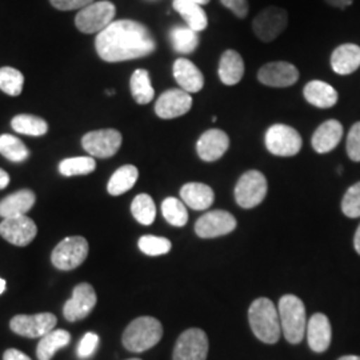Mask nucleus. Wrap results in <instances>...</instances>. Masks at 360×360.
I'll use <instances>...</instances> for the list:
<instances>
[{
    "label": "nucleus",
    "mask_w": 360,
    "mask_h": 360,
    "mask_svg": "<svg viewBox=\"0 0 360 360\" xmlns=\"http://www.w3.org/2000/svg\"><path fill=\"white\" fill-rule=\"evenodd\" d=\"M174 77L180 89L188 94H195L203 89L205 77L200 70L191 60L180 58L174 63Z\"/></svg>",
    "instance_id": "obj_20"
},
{
    "label": "nucleus",
    "mask_w": 360,
    "mask_h": 360,
    "mask_svg": "<svg viewBox=\"0 0 360 360\" xmlns=\"http://www.w3.org/2000/svg\"><path fill=\"white\" fill-rule=\"evenodd\" d=\"M279 319L282 334L291 345H297L303 340L307 328L306 307L295 295H284L279 300Z\"/></svg>",
    "instance_id": "obj_3"
},
{
    "label": "nucleus",
    "mask_w": 360,
    "mask_h": 360,
    "mask_svg": "<svg viewBox=\"0 0 360 360\" xmlns=\"http://www.w3.org/2000/svg\"><path fill=\"white\" fill-rule=\"evenodd\" d=\"M303 141L295 129L285 124H274L266 132V147L276 156H294L302 150Z\"/></svg>",
    "instance_id": "obj_8"
},
{
    "label": "nucleus",
    "mask_w": 360,
    "mask_h": 360,
    "mask_svg": "<svg viewBox=\"0 0 360 360\" xmlns=\"http://www.w3.org/2000/svg\"><path fill=\"white\" fill-rule=\"evenodd\" d=\"M342 211L348 218L360 217V181L351 186L342 200Z\"/></svg>",
    "instance_id": "obj_39"
},
{
    "label": "nucleus",
    "mask_w": 360,
    "mask_h": 360,
    "mask_svg": "<svg viewBox=\"0 0 360 360\" xmlns=\"http://www.w3.org/2000/svg\"><path fill=\"white\" fill-rule=\"evenodd\" d=\"M52 6L60 11H71V10H82L92 4L95 0H50Z\"/></svg>",
    "instance_id": "obj_42"
},
{
    "label": "nucleus",
    "mask_w": 360,
    "mask_h": 360,
    "mask_svg": "<svg viewBox=\"0 0 360 360\" xmlns=\"http://www.w3.org/2000/svg\"><path fill=\"white\" fill-rule=\"evenodd\" d=\"M339 360H360V356H356V355H347V356H343V358H340Z\"/></svg>",
    "instance_id": "obj_50"
},
{
    "label": "nucleus",
    "mask_w": 360,
    "mask_h": 360,
    "mask_svg": "<svg viewBox=\"0 0 360 360\" xmlns=\"http://www.w3.org/2000/svg\"><path fill=\"white\" fill-rule=\"evenodd\" d=\"M58 323L55 315L43 312L37 315H16L10 322V327L15 334L25 338H43L51 333Z\"/></svg>",
    "instance_id": "obj_11"
},
{
    "label": "nucleus",
    "mask_w": 360,
    "mask_h": 360,
    "mask_svg": "<svg viewBox=\"0 0 360 360\" xmlns=\"http://www.w3.org/2000/svg\"><path fill=\"white\" fill-rule=\"evenodd\" d=\"M236 229V219L230 212L223 210H215L205 214L198 219L195 224V232L199 238L211 239L227 233H231Z\"/></svg>",
    "instance_id": "obj_14"
},
{
    "label": "nucleus",
    "mask_w": 360,
    "mask_h": 360,
    "mask_svg": "<svg viewBox=\"0 0 360 360\" xmlns=\"http://www.w3.org/2000/svg\"><path fill=\"white\" fill-rule=\"evenodd\" d=\"M288 26V13L281 7H267L257 13L252 22V30L257 38L270 43L283 34Z\"/></svg>",
    "instance_id": "obj_9"
},
{
    "label": "nucleus",
    "mask_w": 360,
    "mask_h": 360,
    "mask_svg": "<svg viewBox=\"0 0 360 360\" xmlns=\"http://www.w3.org/2000/svg\"><path fill=\"white\" fill-rule=\"evenodd\" d=\"M11 127L18 134H23L28 136H43L49 131V124L44 119L26 114L15 116L11 120Z\"/></svg>",
    "instance_id": "obj_31"
},
{
    "label": "nucleus",
    "mask_w": 360,
    "mask_h": 360,
    "mask_svg": "<svg viewBox=\"0 0 360 360\" xmlns=\"http://www.w3.org/2000/svg\"><path fill=\"white\" fill-rule=\"evenodd\" d=\"M169 38L174 50L179 53H191L199 44L198 32L187 26L174 27L169 32Z\"/></svg>",
    "instance_id": "obj_32"
},
{
    "label": "nucleus",
    "mask_w": 360,
    "mask_h": 360,
    "mask_svg": "<svg viewBox=\"0 0 360 360\" xmlns=\"http://www.w3.org/2000/svg\"><path fill=\"white\" fill-rule=\"evenodd\" d=\"M343 136V126L340 122L331 119L321 124L312 135V147L318 154L333 151Z\"/></svg>",
    "instance_id": "obj_21"
},
{
    "label": "nucleus",
    "mask_w": 360,
    "mask_h": 360,
    "mask_svg": "<svg viewBox=\"0 0 360 360\" xmlns=\"http://www.w3.org/2000/svg\"><path fill=\"white\" fill-rule=\"evenodd\" d=\"M331 67L338 75H349L360 67V47L352 43L339 46L331 55Z\"/></svg>",
    "instance_id": "obj_23"
},
{
    "label": "nucleus",
    "mask_w": 360,
    "mask_h": 360,
    "mask_svg": "<svg viewBox=\"0 0 360 360\" xmlns=\"http://www.w3.org/2000/svg\"><path fill=\"white\" fill-rule=\"evenodd\" d=\"M303 95L309 104L318 108H331L338 102L336 90L322 80L309 82L303 90Z\"/></svg>",
    "instance_id": "obj_26"
},
{
    "label": "nucleus",
    "mask_w": 360,
    "mask_h": 360,
    "mask_svg": "<svg viewBox=\"0 0 360 360\" xmlns=\"http://www.w3.org/2000/svg\"><path fill=\"white\" fill-rule=\"evenodd\" d=\"M10 184V175L0 168V190H4Z\"/></svg>",
    "instance_id": "obj_46"
},
{
    "label": "nucleus",
    "mask_w": 360,
    "mask_h": 360,
    "mask_svg": "<svg viewBox=\"0 0 360 360\" xmlns=\"http://www.w3.org/2000/svg\"><path fill=\"white\" fill-rule=\"evenodd\" d=\"M71 342V335L65 330H52L44 335L37 348L38 360H51L58 349L67 347Z\"/></svg>",
    "instance_id": "obj_28"
},
{
    "label": "nucleus",
    "mask_w": 360,
    "mask_h": 360,
    "mask_svg": "<svg viewBox=\"0 0 360 360\" xmlns=\"http://www.w3.org/2000/svg\"><path fill=\"white\" fill-rule=\"evenodd\" d=\"M306 335L309 340V346L314 352H324L331 345V324L326 315L315 314L307 322Z\"/></svg>",
    "instance_id": "obj_19"
},
{
    "label": "nucleus",
    "mask_w": 360,
    "mask_h": 360,
    "mask_svg": "<svg viewBox=\"0 0 360 360\" xmlns=\"http://www.w3.org/2000/svg\"><path fill=\"white\" fill-rule=\"evenodd\" d=\"M162 336V323L151 316H142L129 323L122 340L123 346L131 352H144L155 347Z\"/></svg>",
    "instance_id": "obj_4"
},
{
    "label": "nucleus",
    "mask_w": 360,
    "mask_h": 360,
    "mask_svg": "<svg viewBox=\"0 0 360 360\" xmlns=\"http://www.w3.org/2000/svg\"><path fill=\"white\" fill-rule=\"evenodd\" d=\"M330 6L338 7V8H346L348 6L352 4L354 0H326Z\"/></svg>",
    "instance_id": "obj_45"
},
{
    "label": "nucleus",
    "mask_w": 360,
    "mask_h": 360,
    "mask_svg": "<svg viewBox=\"0 0 360 360\" xmlns=\"http://www.w3.org/2000/svg\"><path fill=\"white\" fill-rule=\"evenodd\" d=\"M162 214L171 226L183 227L188 221V212L186 205L176 198H167L162 203Z\"/></svg>",
    "instance_id": "obj_36"
},
{
    "label": "nucleus",
    "mask_w": 360,
    "mask_h": 360,
    "mask_svg": "<svg viewBox=\"0 0 360 360\" xmlns=\"http://www.w3.org/2000/svg\"><path fill=\"white\" fill-rule=\"evenodd\" d=\"M98 346H99V336L94 333H87L82 338L77 346V352L79 359H89L94 355Z\"/></svg>",
    "instance_id": "obj_40"
},
{
    "label": "nucleus",
    "mask_w": 360,
    "mask_h": 360,
    "mask_svg": "<svg viewBox=\"0 0 360 360\" xmlns=\"http://www.w3.org/2000/svg\"><path fill=\"white\" fill-rule=\"evenodd\" d=\"M347 154L351 160L360 162V122L355 123L348 132Z\"/></svg>",
    "instance_id": "obj_41"
},
{
    "label": "nucleus",
    "mask_w": 360,
    "mask_h": 360,
    "mask_svg": "<svg viewBox=\"0 0 360 360\" xmlns=\"http://www.w3.org/2000/svg\"><path fill=\"white\" fill-rule=\"evenodd\" d=\"M139 248L143 254L148 257H160L166 255L171 251V242L162 238V236H154V235H144L139 239Z\"/></svg>",
    "instance_id": "obj_38"
},
{
    "label": "nucleus",
    "mask_w": 360,
    "mask_h": 360,
    "mask_svg": "<svg viewBox=\"0 0 360 360\" xmlns=\"http://www.w3.org/2000/svg\"><path fill=\"white\" fill-rule=\"evenodd\" d=\"M180 198L186 206L203 211L214 203L215 193L210 186L203 183H187L180 188Z\"/></svg>",
    "instance_id": "obj_22"
},
{
    "label": "nucleus",
    "mask_w": 360,
    "mask_h": 360,
    "mask_svg": "<svg viewBox=\"0 0 360 360\" xmlns=\"http://www.w3.org/2000/svg\"><path fill=\"white\" fill-rule=\"evenodd\" d=\"M138 178H139V171L132 165H126L123 167L117 168L108 180L107 191L112 196L123 195L135 186Z\"/></svg>",
    "instance_id": "obj_29"
},
{
    "label": "nucleus",
    "mask_w": 360,
    "mask_h": 360,
    "mask_svg": "<svg viewBox=\"0 0 360 360\" xmlns=\"http://www.w3.org/2000/svg\"><path fill=\"white\" fill-rule=\"evenodd\" d=\"M187 1H191V3L199 4V6H205V4L210 3V0H187Z\"/></svg>",
    "instance_id": "obj_48"
},
{
    "label": "nucleus",
    "mask_w": 360,
    "mask_h": 360,
    "mask_svg": "<svg viewBox=\"0 0 360 360\" xmlns=\"http://www.w3.org/2000/svg\"><path fill=\"white\" fill-rule=\"evenodd\" d=\"M230 147V138L221 129L206 131L196 143V153L205 162H217L227 153Z\"/></svg>",
    "instance_id": "obj_18"
},
{
    "label": "nucleus",
    "mask_w": 360,
    "mask_h": 360,
    "mask_svg": "<svg viewBox=\"0 0 360 360\" xmlns=\"http://www.w3.org/2000/svg\"><path fill=\"white\" fill-rule=\"evenodd\" d=\"M354 245H355V250H356V252L360 255V226L358 227V230H356V233H355V238H354Z\"/></svg>",
    "instance_id": "obj_47"
},
{
    "label": "nucleus",
    "mask_w": 360,
    "mask_h": 360,
    "mask_svg": "<svg viewBox=\"0 0 360 360\" xmlns=\"http://www.w3.org/2000/svg\"><path fill=\"white\" fill-rule=\"evenodd\" d=\"M269 190L266 176L257 169L245 172L238 180L235 187V200L243 208H254L259 206Z\"/></svg>",
    "instance_id": "obj_6"
},
{
    "label": "nucleus",
    "mask_w": 360,
    "mask_h": 360,
    "mask_svg": "<svg viewBox=\"0 0 360 360\" xmlns=\"http://www.w3.org/2000/svg\"><path fill=\"white\" fill-rule=\"evenodd\" d=\"M98 302L94 287L89 283L77 284L72 290V297L65 302L63 315L68 322H77L87 318Z\"/></svg>",
    "instance_id": "obj_13"
},
{
    "label": "nucleus",
    "mask_w": 360,
    "mask_h": 360,
    "mask_svg": "<svg viewBox=\"0 0 360 360\" xmlns=\"http://www.w3.org/2000/svg\"><path fill=\"white\" fill-rule=\"evenodd\" d=\"M248 321L254 335L266 345H275L281 335V319L279 312L267 297H259L252 302L248 309Z\"/></svg>",
    "instance_id": "obj_2"
},
{
    "label": "nucleus",
    "mask_w": 360,
    "mask_h": 360,
    "mask_svg": "<svg viewBox=\"0 0 360 360\" xmlns=\"http://www.w3.org/2000/svg\"><path fill=\"white\" fill-rule=\"evenodd\" d=\"M131 212L143 226H151L156 218V206L153 198L147 193L135 196L131 205Z\"/></svg>",
    "instance_id": "obj_34"
},
{
    "label": "nucleus",
    "mask_w": 360,
    "mask_h": 360,
    "mask_svg": "<svg viewBox=\"0 0 360 360\" xmlns=\"http://www.w3.org/2000/svg\"><path fill=\"white\" fill-rule=\"evenodd\" d=\"M98 55L108 63H119L151 55L156 43L150 30L135 20H114L98 34L95 40Z\"/></svg>",
    "instance_id": "obj_1"
},
{
    "label": "nucleus",
    "mask_w": 360,
    "mask_h": 360,
    "mask_svg": "<svg viewBox=\"0 0 360 360\" xmlns=\"http://www.w3.org/2000/svg\"><path fill=\"white\" fill-rule=\"evenodd\" d=\"M129 87L132 98L138 104H148L154 99L155 90L147 70H136L131 77Z\"/></svg>",
    "instance_id": "obj_30"
},
{
    "label": "nucleus",
    "mask_w": 360,
    "mask_h": 360,
    "mask_svg": "<svg viewBox=\"0 0 360 360\" xmlns=\"http://www.w3.org/2000/svg\"><path fill=\"white\" fill-rule=\"evenodd\" d=\"M220 3L239 19H245L248 13V0H220Z\"/></svg>",
    "instance_id": "obj_43"
},
{
    "label": "nucleus",
    "mask_w": 360,
    "mask_h": 360,
    "mask_svg": "<svg viewBox=\"0 0 360 360\" xmlns=\"http://www.w3.org/2000/svg\"><path fill=\"white\" fill-rule=\"evenodd\" d=\"M25 77L23 74L13 67L0 68V90L10 96H18L23 91Z\"/></svg>",
    "instance_id": "obj_37"
},
{
    "label": "nucleus",
    "mask_w": 360,
    "mask_h": 360,
    "mask_svg": "<svg viewBox=\"0 0 360 360\" xmlns=\"http://www.w3.org/2000/svg\"><path fill=\"white\" fill-rule=\"evenodd\" d=\"M89 255V242L83 236H68L52 251V264L62 271L77 269Z\"/></svg>",
    "instance_id": "obj_7"
},
{
    "label": "nucleus",
    "mask_w": 360,
    "mask_h": 360,
    "mask_svg": "<svg viewBox=\"0 0 360 360\" xmlns=\"http://www.w3.org/2000/svg\"><path fill=\"white\" fill-rule=\"evenodd\" d=\"M116 7L111 1H94L82 8L75 18L77 30L83 34H99L114 22Z\"/></svg>",
    "instance_id": "obj_5"
},
{
    "label": "nucleus",
    "mask_w": 360,
    "mask_h": 360,
    "mask_svg": "<svg viewBox=\"0 0 360 360\" xmlns=\"http://www.w3.org/2000/svg\"><path fill=\"white\" fill-rule=\"evenodd\" d=\"M257 79L264 86L285 89L295 84L299 79V71L295 65L288 62H271L259 70Z\"/></svg>",
    "instance_id": "obj_17"
},
{
    "label": "nucleus",
    "mask_w": 360,
    "mask_h": 360,
    "mask_svg": "<svg viewBox=\"0 0 360 360\" xmlns=\"http://www.w3.org/2000/svg\"><path fill=\"white\" fill-rule=\"evenodd\" d=\"M0 154L15 163L25 162L30 156L26 144L10 134L0 135Z\"/></svg>",
    "instance_id": "obj_33"
},
{
    "label": "nucleus",
    "mask_w": 360,
    "mask_h": 360,
    "mask_svg": "<svg viewBox=\"0 0 360 360\" xmlns=\"http://www.w3.org/2000/svg\"><path fill=\"white\" fill-rule=\"evenodd\" d=\"M37 196L31 190H20L6 196L0 200V217L1 218H13L27 214L34 205Z\"/></svg>",
    "instance_id": "obj_24"
},
{
    "label": "nucleus",
    "mask_w": 360,
    "mask_h": 360,
    "mask_svg": "<svg viewBox=\"0 0 360 360\" xmlns=\"http://www.w3.org/2000/svg\"><path fill=\"white\" fill-rule=\"evenodd\" d=\"M82 146L92 158L107 159L119 151L122 146V134L114 129L91 131L83 136Z\"/></svg>",
    "instance_id": "obj_10"
},
{
    "label": "nucleus",
    "mask_w": 360,
    "mask_h": 360,
    "mask_svg": "<svg viewBox=\"0 0 360 360\" xmlns=\"http://www.w3.org/2000/svg\"><path fill=\"white\" fill-rule=\"evenodd\" d=\"M208 338L199 328H190L180 335L174 349V360H206Z\"/></svg>",
    "instance_id": "obj_12"
},
{
    "label": "nucleus",
    "mask_w": 360,
    "mask_h": 360,
    "mask_svg": "<svg viewBox=\"0 0 360 360\" xmlns=\"http://www.w3.org/2000/svg\"><path fill=\"white\" fill-rule=\"evenodd\" d=\"M129 360H141V359H129Z\"/></svg>",
    "instance_id": "obj_51"
},
{
    "label": "nucleus",
    "mask_w": 360,
    "mask_h": 360,
    "mask_svg": "<svg viewBox=\"0 0 360 360\" xmlns=\"http://www.w3.org/2000/svg\"><path fill=\"white\" fill-rule=\"evenodd\" d=\"M6 291V281L0 278V295Z\"/></svg>",
    "instance_id": "obj_49"
},
{
    "label": "nucleus",
    "mask_w": 360,
    "mask_h": 360,
    "mask_svg": "<svg viewBox=\"0 0 360 360\" xmlns=\"http://www.w3.org/2000/svg\"><path fill=\"white\" fill-rule=\"evenodd\" d=\"M38 233V227L32 219L26 215L6 218L0 223V235L18 247L30 245Z\"/></svg>",
    "instance_id": "obj_15"
},
{
    "label": "nucleus",
    "mask_w": 360,
    "mask_h": 360,
    "mask_svg": "<svg viewBox=\"0 0 360 360\" xmlns=\"http://www.w3.org/2000/svg\"><path fill=\"white\" fill-rule=\"evenodd\" d=\"M3 360H31L26 354H23L22 351L19 349H15V348H10L4 352L3 355Z\"/></svg>",
    "instance_id": "obj_44"
},
{
    "label": "nucleus",
    "mask_w": 360,
    "mask_h": 360,
    "mask_svg": "<svg viewBox=\"0 0 360 360\" xmlns=\"http://www.w3.org/2000/svg\"><path fill=\"white\" fill-rule=\"evenodd\" d=\"M172 6H174V10L179 13L180 16L184 19L187 27H190L195 32L206 30L208 19H207L206 11L202 8V6L187 0H174Z\"/></svg>",
    "instance_id": "obj_27"
},
{
    "label": "nucleus",
    "mask_w": 360,
    "mask_h": 360,
    "mask_svg": "<svg viewBox=\"0 0 360 360\" xmlns=\"http://www.w3.org/2000/svg\"><path fill=\"white\" fill-rule=\"evenodd\" d=\"M219 77L223 84L235 86L245 75V62L240 53L233 50L223 52L218 70Z\"/></svg>",
    "instance_id": "obj_25"
},
{
    "label": "nucleus",
    "mask_w": 360,
    "mask_h": 360,
    "mask_svg": "<svg viewBox=\"0 0 360 360\" xmlns=\"http://www.w3.org/2000/svg\"><path fill=\"white\" fill-rule=\"evenodd\" d=\"M193 107V98L186 91L172 89L163 92L155 104V112L160 119H175L187 114Z\"/></svg>",
    "instance_id": "obj_16"
},
{
    "label": "nucleus",
    "mask_w": 360,
    "mask_h": 360,
    "mask_svg": "<svg viewBox=\"0 0 360 360\" xmlns=\"http://www.w3.org/2000/svg\"><path fill=\"white\" fill-rule=\"evenodd\" d=\"M96 168V162L92 156H77L68 158L60 162L59 171L65 176H77V175H89Z\"/></svg>",
    "instance_id": "obj_35"
}]
</instances>
